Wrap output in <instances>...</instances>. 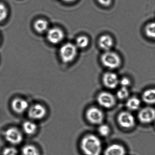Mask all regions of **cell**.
Returning <instances> with one entry per match:
<instances>
[{"label":"cell","instance_id":"12","mask_svg":"<svg viewBox=\"0 0 155 155\" xmlns=\"http://www.w3.org/2000/svg\"><path fill=\"white\" fill-rule=\"evenodd\" d=\"M12 110L18 114H21L28 108V103L23 99L17 98L14 99L11 104Z\"/></svg>","mask_w":155,"mask_h":155},{"label":"cell","instance_id":"28","mask_svg":"<svg viewBox=\"0 0 155 155\" xmlns=\"http://www.w3.org/2000/svg\"><path fill=\"white\" fill-rule=\"evenodd\" d=\"M63 2H73L75 1L76 0H62Z\"/></svg>","mask_w":155,"mask_h":155},{"label":"cell","instance_id":"25","mask_svg":"<svg viewBox=\"0 0 155 155\" xmlns=\"http://www.w3.org/2000/svg\"><path fill=\"white\" fill-rule=\"evenodd\" d=\"M99 132L102 136H107L110 132V129L108 126L106 125H102L99 127Z\"/></svg>","mask_w":155,"mask_h":155},{"label":"cell","instance_id":"1","mask_svg":"<svg viewBox=\"0 0 155 155\" xmlns=\"http://www.w3.org/2000/svg\"><path fill=\"white\" fill-rule=\"evenodd\" d=\"M81 147L86 155H100L101 151V142L93 135H88L82 138Z\"/></svg>","mask_w":155,"mask_h":155},{"label":"cell","instance_id":"21","mask_svg":"<svg viewBox=\"0 0 155 155\" xmlns=\"http://www.w3.org/2000/svg\"><path fill=\"white\" fill-rule=\"evenodd\" d=\"M127 107L130 110H136L140 106V101L136 97H131L128 100L127 102Z\"/></svg>","mask_w":155,"mask_h":155},{"label":"cell","instance_id":"3","mask_svg":"<svg viewBox=\"0 0 155 155\" xmlns=\"http://www.w3.org/2000/svg\"><path fill=\"white\" fill-rule=\"evenodd\" d=\"M102 65L110 69L117 68L121 64V61L118 54L110 50L105 51L101 58Z\"/></svg>","mask_w":155,"mask_h":155},{"label":"cell","instance_id":"13","mask_svg":"<svg viewBox=\"0 0 155 155\" xmlns=\"http://www.w3.org/2000/svg\"><path fill=\"white\" fill-rule=\"evenodd\" d=\"M113 40L108 35H102L99 39L98 45L101 49L105 51L110 50L113 46Z\"/></svg>","mask_w":155,"mask_h":155},{"label":"cell","instance_id":"19","mask_svg":"<svg viewBox=\"0 0 155 155\" xmlns=\"http://www.w3.org/2000/svg\"><path fill=\"white\" fill-rule=\"evenodd\" d=\"M89 43L88 38L83 35L79 36L77 38L75 44L78 48L84 49L88 47Z\"/></svg>","mask_w":155,"mask_h":155},{"label":"cell","instance_id":"9","mask_svg":"<svg viewBox=\"0 0 155 155\" xmlns=\"http://www.w3.org/2000/svg\"><path fill=\"white\" fill-rule=\"evenodd\" d=\"M102 81L104 86L109 89L115 88L119 84L117 74L112 72H106L102 77Z\"/></svg>","mask_w":155,"mask_h":155},{"label":"cell","instance_id":"2","mask_svg":"<svg viewBox=\"0 0 155 155\" xmlns=\"http://www.w3.org/2000/svg\"><path fill=\"white\" fill-rule=\"evenodd\" d=\"M78 48L75 44L68 42L61 46L59 50L61 59L64 63H68L75 60L78 55Z\"/></svg>","mask_w":155,"mask_h":155},{"label":"cell","instance_id":"7","mask_svg":"<svg viewBox=\"0 0 155 155\" xmlns=\"http://www.w3.org/2000/svg\"><path fill=\"white\" fill-rule=\"evenodd\" d=\"M86 117L88 121L94 124L101 123L104 118L102 111L97 108L91 107L87 110Z\"/></svg>","mask_w":155,"mask_h":155},{"label":"cell","instance_id":"16","mask_svg":"<svg viewBox=\"0 0 155 155\" xmlns=\"http://www.w3.org/2000/svg\"><path fill=\"white\" fill-rule=\"evenodd\" d=\"M143 101L147 104H155V88L147 90L142 94Z\"/></svg>","mask_w":155,"mask_h":155},{"label":"cell","instance_id":"27","mask_svg":"<svg viewBox=\"0 0 155 155\" xmlns=\"http://www.w3.org/2000/svg\"><path fill=\"white\" fill-rule=\"evenodd\" d=\"M100 4L104 7H108L111 4L112 0H97Z\"/></svg>","mask_w":155,"mask_h":155},{"label":"cell","instance_id":"17","mask_svg":"<svg viewBox=\"0 0 155 155\" xmlns=\"http://www.w3.org/2000/svg\"><path fill=\"white\" fill-rule=\"evenodd\" d=\"M22 128L24 132L29 135H33L37 130V126L31 121H26L22 125Z\"/></svg>","mask_w":155,"mask_h":155},{"label":"cell","instance_id":"14","mask_svg":"<svg viewBox=\"0 0 155 155\" xmlns=\"http://www.w3.org/2000/svg\"><path fill=\"white\" fill-rule=\"evenodd\" d=\"M125 149L118 144H113L109 146L105 151V155H125Z\"/></svg>","mask_w":155,"mask_h":155},{"label":"cell","instance_id":"23","mask_svg":"<svg viewBox=\"0 0 155 155\" xmlns=\"http://www.w3.org/2000/svg\"><path fill=\"white\" fill-rule=\"evenodd\" d=\"M8 16V10L7 7L2 3H0V22L7 18Z\"/></svg>","mask_w":155,"mask_h":155},{"label":"cell","instance_id":"8","mask_svg":"<svg viewBox=\"0 0 155 155\" xmlns=\"http://www.w3.org/2000/svg\"><path fill=\"white\" fill-rule=\"evenodd\" d=\"M97 101L100 105L107 108L113 107L115 103L114 96L109 92L106 91L101 92L99 94Z\"/></svg>","mask_w":155,"mask_h":155},{"label":"cell","instance_id":"5","mask_svg":"<svg viewBox=\"0 0 155 155\" xmlns=\"http://www.w3.org/2000/svg\"><path fill=\"white\" fill-rule=\"evenodd\" d=\"M46 33L47 39L49 42L54 45L60 43L65 37L63 30L57 27L49 29Z\"/></svg>","mask_w":155,"mask_h":155},{"label":"cell","instance_id":"6","mask_svg":"<svg viewBox=\"0 0 155 155\" xmlns=\"http://www.w3.org/2000/svg\"><path fill=\"white\" fill-rule=\"evenodd\" d=\"M28 113L30 118L38 120L45 117L47 114V110L45 107L41 104H36L29 108Z\"/></svg>","mask_w":155,"mask_h":155},{"label":"cell","instance_id":"4","mask_svg":"<svg viewBox=\"0 0 155 155\" xmlns=\"http://www.w3.org/2000/svg\"><path fill=\"white\" fill-rule=\"evenodd\" d=\"M5 139L12 145H18L23 140V136L21 131L16 128L8 129L4 133Z\"/></svg>","mask_w":155,"mask_h":155},{"label":"cell","instance_id":"11","mask_svg":"<svg viewBox=\"0 0 155 155\" xmlns=\"http://www.w3.org/2000/svg\"><path fill=\"white\" fill-rule=\"evenodd\" d=\"M138 118L142 123H150L155 119V109L151 107L142 109L139 113Z\"/></svg>","mask_w":155,"mask_h":155},{"label":"cell","instance_id":"10","mask_svg":"<svg viewBox=\"0 0 155 155\" xmlns=\"http://www.w3.org/2000/svg\"><path fill=\"white\" fill-rule=\"evenodd\" d=\"M118 121L121 127L126 128L132 127L135 124V119L128 112H121L118 117Z\"/></svg>","mask_w":155,"mask_h":155},{"label":"cell","instance_id":"26","mask_svg":"<svg viewBox=\"0 0 155 155\" xmlns=\"http://www.w3.org/2000/svg\"><path fill=\"white\" fill-rule=\"evenodd\" d=\"M119 84L121 86V87H127L130 84V81L128 78L124 77L119 80Z\"/></svg>","mask_w":155,"mask_h":155},{"label":"cell","instance_id":"18","mask_svg":"<svg viewBox=\"0 0 155 155\" xmlns=\"http://www.w3.org/2000/svg\"><path fill=\"white\" fill-rule=\"evenodd\" d=\"M21 154L22 155H40V152L35 146L28 145L22 148Z\"/></svg>","mask_w":155,"mask_h":155},{"label":"cell","instance_id":"15","mask_svg":"<svg viewBox=\"0 0 155 155\" xmlns=\"http://www.w3.org/2000/svg\"><path fill=\"white\" fill-rule=\"evenodd\" d=\"M33 27L35 30L40 34L46 33L49 29L48 22L46 20L42 19H39L36 20L34 22Z\"/></svg>","mask_w":155,"mask_h":155},{"label":"cell","instance_id":"24","mask_svg":"<svg viewBox=\"0 0 155 155\" xmlns=\"http://www.w3.org/2000/svg\"><path fill=\"white\" fill-rule=\"evenodd\" d=\"M18 150L13 147H7L2 151V155H18Z\"/></svg>","mask_w":155,"mask_h":155},{"label":"cell","instance_id":"20","mask_svg":"<svg viewBox=\"0 0 155 155\" xmlns=\"http://www.w3.org/2000/svg\"><path fill=\"white\" fill-rule=\"evenodd\" d=\"M145 33L148 38L155 39V21L150 22L146 25Z\"/></svg>","mask_w":155,"mask_h":155},{"label":"cell","instance_id":"22","mask_svg":"<svg viewBox=\"0 0 155 155\" xmlns=\"http://www.w3.org/2000/svg\"><path fill=\"white\" fill-rule=\"evenodd\" d=\"M129 91L127 88L121 87L117 92V97L120 99H124L127 97L129 96Z\"/></svg>","mask_w":155,"mask_h":155}]
</instances>
